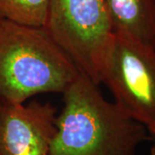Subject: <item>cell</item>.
<instances>
[{
	"label": "cell",
	"instance_id": "1",
	"mask_svg": "<svg viewBox=\"0 0 155 155\" xmlns=\"http://www.w3.org/2000/svg\"><path fill=\"white\" fill-rule=\"evenodd\" d=\"M50 155H135L149 133L79 72L63 92Z\"/></svg>",
	"mask_w": 155,
	"mask_h": 155
},
{
	"label": "cell",
	"instance_id": "2",
	"mask_svg": "<svg viewBox=\"0 0 155 155\" xmlns=\"http://www.w3.org/2000/svg\"><path fill=\"white\" fill-rule=\"evenodd\" d=\"M79 72L43 27L0 17V101L22 104L41 93H62Z\"/></svg>",
	"mask_w": 155,
	"mask_h": 155
},
{
	"label": "cell",
	"instance_id": "3",
	"mask_svg": "<svg viewBox=\"0 0 155 155\" xmlns=\"http://www.w3.org/2000/svg\"><path fill=\"white\" fill-rule=\"evenodd\" d=\"M44 28L79 72L101 83L114 35L104 0H49Z\"/></svg>",
	"mask_w": 155,
	"mask_h": 155
},
{
	"label": "cell",
	"instance_id": "4",
	"mask_svg": "<svg viewBox=\"0 0 155 155\" xmlns=\"http://www.w3.org/2000/svg\"><path fill=\"white\" fill-rule=\"evenodd\" d=\"M104 83L122 110L155 127V49L114 33L102 67Z\"/></svg>",
	"mask_w": 155,
	"mask_h": 155
},
{
	"label": "cell",
	"instance_id": "5",
	"mask_svg": "<svg viewBox=\"0 0 155 155\" xmlns=\"http://www.w3.org/2000/svg\"><path fill=\"white\" fill-rule=\"evenodd\" d=\"M56 117L50 103L0 101V155H50Z\"/></svg>",
	"mask_w": 155,
	"mask_h": 155
},
{
	"label": "cell",
	"instance_id": "6",
	"mask_svg": "<svg viewBox=\"0 0 155 155\" xmlns=\"http://www.w3.org/2000/svg\"><path fill=\"white\" fill-rule=\"evenodd\" d=\"M114 33L155 49V0H104Z\"/></svg>",
	"mask_w": 155,
	"mask_h": 155
},
{
	"label": "cell",
	"instance_id": "7",
	"mask_svg": "<svg viewBox=\"0 0 155 155\" xmlns=\"http://www.w3.org/2000/svg\"><path fill=\"white\" fill-rule=\"evenodd\" d=\"M49 0H0V17L22 25L44 28Z\"/></svg>",
	"mask_w": 155,
	"mask_h": 155
},
{
	"label": "cell",
	"instance_id": "8",
	"mask_svg": "<svg viewBox=\"0 0 155 155\" xmlns=\"http://www.w3.org/2000/svg\"><path fill=\"white\" fill-rule=\"evenodd\" d=\"M148 133L151 138L150 141L153 142L152 147H151V155H155V127L148 130Z\"/></svg>",
	"mask_w": 155,
	"mask_h": 155
}]
</instances>
